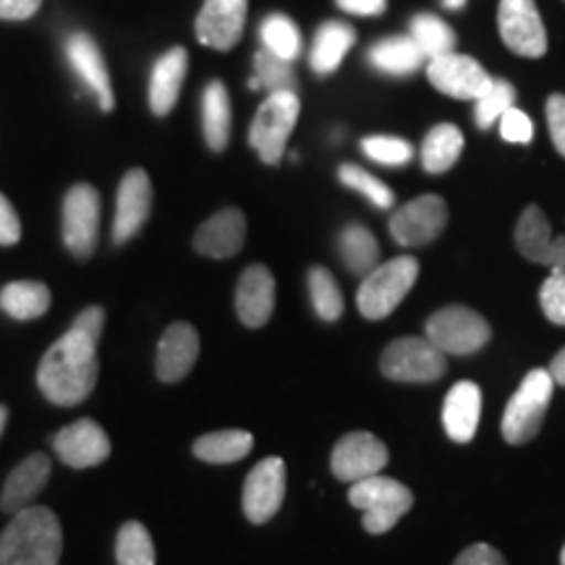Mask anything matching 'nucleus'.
Masks as SVG:
<instances>
[{
  "label": "nucleus",
  "instance_id": "nucleus-1",
  "mask_svg": "<svg viewBox=\"0 0 565 565\" xmlns=\"http://www.w3.org/2000/svg\"><path fill=\"white\" fill-rule=\"evenodd\" d=\"M97 377H100L97 341H92L82 330L68 328V333L61 335L42 356L38 387L51 404L71 408L89 398Z\"/></svg>",
  "mask_w": 565,
  "mask_h": 565
},
{
  "label": "nucleus",
  "instance_id": "nucleus-2",
  "mask_svg": "<svg viewBox=\"0 0 565 565\" xmlns=\"http://www.w3.org/2000/svg\"><path fill=\"white\" fill-rule=\"evenodd\" d=\"M63 529L51 508L30 505L0 534V565H61Z\"/></svg>",
  "mask_w": 565,
  "mask_h": 565
},
{
  "label": "nucleus",
  "instance_id": "nucleus-3",
  "mask_svg": "<svg viewBox=\"0 0 565 565\" xmlns=\"http://www.w3.org/2000/svg\"><path fill=\"white\" fill-rule=\"evenodd\" d=\"M416 278H419V263L412 254H401V257L377 265L372 273L364 275L356 291L359 312L366 320H385L406 299Z\"/></svg>",
  "mask_w": 565,
  "mask_h": 565
},
{
  "label": "nucleus",
  "instance_id": "nucleus-4",
  "mask_svg": "<svg viewBox=\"0 0 565 565\" xmlns=\"http://www.w3.org/2000/svg\"><path fill=\"white\" fill-rule=\"evenodd\" d=\"M555 380L550 370H532L521 380L519 391L508 401L500 433L511 445L532 443L545 424L550 401H553Z\"/></svg>",
  "mask_w": 565,
  "mask_h": 565
},
{
  "label": "nucleus",
  "instance_id": "nucleus-5",
  "mask_svg": "<svg viewBox=\"0 0 565 565\" xmlns=\"http://www.w3.org/2000/svg\"><path fill=\"white\" fill-rule=\"evenodd\" d=\"M349 503L364 513V529L370 534H385L412 511L414 492L391 477H370L351 484Z\"/></svg>",
  "mask_w": 565,
  "mask_h": 565
},
{
  "label": "nucleus",
  "instance_id": "nucleus-6",
  "mask_svg": "<svg viewBox=\"0 0 565 565\" xmlns=\"http://www.w3.org/2000/svg\"><path fill=\"white\" fill-rule=\"evenodd\" d=\"M424 338L437 351L454 353V356H471L482 351L492 338L490 322L469 307H443L424 324Z\"/></svg>",
  "mask_w": 565,
  "mask_h": 565
},
{
  "label": "nucleus",
  "instance_id": "nucleus-7",
  "mask_svg": "<svg viewBox=\"0 0 565 565\" xmlns=\"http://www.w3.org/2000/svg\"><path fill=\"white\" fill-rule=\"evenodd\" d=\"M301 103L296 92H273L267 100L259 105L257 116H254L249 145L265 166H278L282 152H286L288 137L299 121Z\"/></svg>",
  "mask_w": 565,
  "mask_h": 565
},
{
  "label": "nucleus",
  "instance_id": "nucleus-8",
  "mask_svg": "<svg viewBox=\"0 0 565 565\" xmlns=\"http://www.w3.org/2000/svg\"><path fill=\"white\" fill-rule=\"evenodd\" d=\"M380 370L393 383H435L448 364L445 353L437 351L427 338H398L380 356Z\"/></svg>",
  "mask_w": 565,
  "mask_h": 565
},
{
  "label": "nucleus",
  "instance_id": "nucleus-9",
  "mask_svg": "<svg viewBox=\"0 0 565 565\" xmlns=\"http://www.w3.org/2000/svg\"><path fill=\"white\" fill-rule=\"evenodd\" d=\"M100 233V194L92 183H76L63 196V244L76 259H89Z\"/></svg>",
  "mask_w": 565,
  "mask_h": 565
},
{
  "label": "nucleus",
  "instance_id": "nucleus-10",
  "mask_svg": "<svg viewBox=\"0 0 565 565\" xmlns=\"http://www.w3.org/2000/svg\"><path fill=\"white\" fill-rule=\"evenodd\" d=\"M500 38L521 58H542L547 53V30L534 0H500Z\"/></svg>",
  "mask_w": 565,
  "mask_h": 565
},
{
  "label": "nucleus",
  "instance_id": "nucleus-11",
  "mask_svg": "<svg viewBox=\"0 0 565 565\" xmlns=\"http://www.w3.org/2000/svg\"><path fill=\"white\" fill-rule=\"evenodd\" d=\"M445 225H448V204L443 196L424 194L393 212L391 236L398 246L414 249V246L433 244Z\"/></svg>",
  "mask_w": 565,
  "mask_h": 565
},
{
  "label": "nucleus",
  "instance_id": "nucleus-12",
  "mask_svg": "<svg viewBox=\"0 0 565 565\" xmlns=\"http://www.w3.org/2000/svg\"><path fill=\"white\" fill-rule=\"evenodd\" d=\"M427 79L437 92L456 97V100H479L487 89L492 87V76L487 74L482 63L471 58V55L448 53L440 58L429 61Z\"/></svg>",
  "mask_w": 565,
  "mask_h": 565
},
{
  "label": "nucleus",
  "instance_id": "nucleus-13",
  "mask_svg": "<svg viewBox=\"0 0 565 565\" xmlns=\"http://www.w3.org/2000/svg\"><path fill=\"white\" fill-rule=\"evenodd\" d=\"M387 466V448L372 433H349L335 443L330 456V469L341 482L356 484L362 479L377 477Z\"/></svg>",
  "mask_w": 565,
  "mask_h": 565
},
{
  "label": "nucleus",
  "instance_id": "nucleus-14",
  "mask_svg": "<svg viewBox=\"0 0 565 565\" xmlns=\"http://www.w3.org/2000/svg\"><path fill=\"white\" fill-rule=\"evenodd\" d=\"M286 500V463L282 458H263L244 482V515L252 524H267Z\"/></svg>",
  "mask_w": 565,
  "mask_h": 565
},
{
  "label": "nucleus",
  "instance_id": "nucleus-15",
  "mask_svg": "<svg viewBox=\"0 0 565 565\" xmlns=\"http://www.w3.org/2000/svg\"><path fill=\"white\" fill-rule=\"evenodd\" d=\"M152 210V181L147 171L131 168L121 179L116 196V217H113V244L131 242L150 221Z\"/></svg>",
  "mask_w": 565,
  "mask_h": 565
},
{
  "label": "nucleus",
  "instance_id": "nucleus-16",
  "mask_svg": "<svg viewBox=\"0 0 565 565\" xmlns=\"http://www.w3.org/2000/svg\"><path fill=\"white\" fill-rule=\"evenodd\" d=\"M53 450L71 469H92V466L108 461L110 437L95 419L84 416V419L55 433Z\"/></svg>",
  "mask_w": 565,
  "mask_h": 565
},
{
  "label": "nucleus",
  "instance_id": "nucleus-17",
  "mask_svg": "<svg viewBox=\"0 0 565 565\" xmlns=\"http://www.w3.org/2000/svg\"><path fill=\"white\" fill-rule=\"evenodd\" d=\"M515 246L529 263L547 265L550 270H565V236H553L550 221L536 204L521 212L515 223Z\"/></svg>",
  "mask_w": 565,
  "mask_h": 565
},
{
  "label": "nucleus",
  "instance_id": "nucleus-18",
  "mask_svg": "<svg viewBox=\"0 0 565 565\" xmlns=\"http://www.w3.org/2000/svg\"><path fill=\"white\" fill-rule=\"evenodd\" d=\"M246 24V0H204L196 17V38L215 51L238 45Z\"/></svg>",
  "mask_w": 565,
  "mask_h": 565
},
{
  "label": "nucleus",
  "instance_id": "nucleus-19",
  "mask_svg": "<svg viewBox=\"0 0 565 565\" xmlns=\"http://www.w3.org/2000/svg\"><path fill=\"white\" fill-rule=\"evenodd\" d=\"M200 356V333L194 324L173 322L158 343L154 372L160 383H181Z\"/></svg>",
  "mask_w": 565,
  "mask_h": 565
},
{
  "label": "nucleus",
  "instance_id": "nucleus-20",
  "mask_svg": "<svg viewBox=\"0 0 565 565\" xmlns=\"http://www.w3.org/2000/svg\"><path fill=\"white\" fill-rule=\"evenodd\" d=\"M246 217L238 207H225L204 221L194 233V249L202 257L228 259L244 249Z\"/></svg>",
  "mask_w": 565,
  "mask_h": 565
},
{
  "label": "nucleus",
  "instance_id": "nucleus-21",
  "mask_svg": "<svg viewBox=\"0 0 565 565\" xmlns=\"http://www.w3.org/2000/svg\"><path fill=\"white\" fill-rule=\"evenodd\" d=\"M275 312V278L265 265L246 267L236 286V315L246 328H263Z\"/></svg>",
  "mask_w": 565,
  "mask_h": 565
},
{
  "label": "nucleus",
  "instance_id": "nucleus-22",
  "mask_svg": "<svg viewBox=\"0 0 565 565\" xmlns=\"http://www.w3.org/2000/svg\"><path fill=\"white\" fill-rule=\"evenodd\" d=\"M51 458L42 454L26 456L24 461L13 466L11 475L6 477L3 492H0V511L17 515L24 508H30L32 500L45 490L47 479H51Z\"/></svg>",
  "mask_w": 565,
  "mask_h": 565
},
{
  "label": "nucleus",
  "instance_id": "nucleus-23",
  "mask_svg": "<svg viewBox=\"0 0 565 565\" xmlns=\"http://www.w3.org/2000/svg\"><path fill=\"white\" fill-rule=\"evenodd\" d=\"M66 55L68 63L74 66L79 79L87 84V87L97 95V103L100 108L108 113L113 110V87H110V76H108V66H105L100 47L95 45V40L89 34H71L66 40Z\"/></svg>",
  "mask_w": 565,
  "mask_h": 565
},
{
  "label": "nucleus",
  "instance_id": "nucleus-24",
  "mask_svg": "<svg viewBox=\"0 0 565 565\" xmlns=\"http://www.w3.org/2000/svg\"><path fill=\"white\" fill-rule=\"evenodd\" d=\"M482 416V391L477 383H456L445 395L443 427L454 443H471Z\"/></svg>",
  "mask_w": 565,
  "mask_h": 565
},
{
  "label": "nucleus",
  "instance_id": "nucleus-25",
  "mask_svg": "<svg viewBox=\"0 0 565 565\" xmlns=\"http://www.w3.org/2000/svg\"><path fill=\"white\" fill-rule=\"evenodd\" d=\"M189 71V53L183 47H171L166 55H160V61L154 63L150 74V92H147V100L154 116H168L179 103L183 79H186Z\"/></svg>",
  "mask_w": 565,
  "mask_h": 565
},
{
  "label": "nucleus",
  "instance_id": "nucleus-26",
  "mask_svg": "<svg viewBox=\"0 0 565 565\" xmlns=\"http://www.w3.org/2000/svg\"><path fill=\"white\" fill-rule=\"evenodd\" d=\"M353 42H356L353 26L343 24V21H324L315 34L312 53H309V63H312L315 74L328 76L341 68L345 53L351 51Z\"/></svg>",
  "mask_w": 565,
  "mask_h": 565
},
{
  "label": "nucleus",
  "instance_id": "nucleus-27",
  "mask_svg": "<svg viewBox=\"0 0 565 565\" xmlns=\"http://www.w3.org/2000/svg\"><path fill=\"white\" fill-rule=\"evenodd\" d=\"M231 97L223 82H210L202 95V131L212 152H223L231 141Z\"/></svg>",
  "mask_w": 565,
  "mask_h": 565
},
{
  "label": "nucleus",
  "instance_id": "nucleus-28",
  "mask_svg": "<svg viewBox=\"0 0 565 565\" xmlns=\"http://www.w3.org/2000/svg\"><path fill=\"white\" fill-rule=\"evenodd\" d=\"M0 309L11 320H38L51 309V288L40 280H13L0 291Z\"/></svg>",
  "mask_w": 565,
  "mask_h": 565
},
{
  "label": "nucleus",
  "instance_id": "nucleus-29",
  "mask_svg": "<svg viewBox=\"0 0 565 565\" xmlns=\"http://www.w3.org/2000/svg\"><path fill=\"white\" fill-rule=\"evenodd\" d=\"M254 437L244 429H221L196 437L192 454L207 463H236L252 454Z\"/></svg>",
  "mask_w": 565,
  "mask_h": 565
},
{
  "label": "nucleus",
  "instance_id": "nucleus-30",
  "mask_svg": "<svg viewBox=\"0 0 565 565\" xmlns=\"http://www.w3.org/2000/svg\"><path fill=\"white\" fill-rule=\"evenodd\" d=\"M463 152V134L456 124H437L422 141V166L427 173H445Z\"/></svg>",
  "mask_w": 565,
  "mask_h": 565
},
{
  "label": "nucleus",
  "instance_id": "nucleus-31",
  "mask_svg": "<svg viewBox=\"0 0 565 565\" xmlns=\"http://www.w3.org/2000/svg\"><path fill=\"white\" fill-rule=\"evenodd\" d=\"M338 254L353 275H366L380 265V244L364 225H345L338 236Z\"/></svg>",
  "mask_w": 565,
  "mask_h": 565
},
{
  "label": "nucleus",
  "instance_id": "nucleus-32",
  "mask_svg": "<svg viewBox=\"0 0 565 565\" xmlns=\"http://www.w3.org/2000/svg\"><path fill=\"white\" fill-rule=\"evenodd\" d=\"M424 55L412 38H387L370 47V63L391 76H408L422 66Z\"/></svg>",
  "mask_w": 565,
  "mask_h": 565
},
{
  "label": "nucleus",
  "instance_id": "nucleus-33",
  "mask_svg": "<svg viewBox=\"0 0 565 565\" xmlns=\"http://www.w3.org/2000/svg\"><path fill=\"white\" fill-rule=\"evenodd\" d=\"M412 40L419 45L424 61H435L440 55L454 53L456 32L433 13H419L412 21Z\"/></svg>",
  "mask_w": 565,
  "mask_h": 565
},
{
  "label": "nucleus",
  "instance_id": "nucleus-34",
  "mask_svg": "<svg viewBox=\"0 0 565 565\" xmlns=\"http://www.w3.org/2000/svg\"><path fill=\"white\" fill-rule=\"evenodd\" d=\"M309 286V299L320 320L324 322H338L343 317V294L333 273L324 270V267H312L307 275Z\"/></svg>",
  "mask_w": 565,
  "mask_h": 565
},
{
  "label": "nucleus",
  "instance_id": "nucleus-35",
  "mask_svg": "<svg viewBox=\"0 0 565 565\" xmlns=\"http://www.w3.org/2000/svg\"><path fill=\"white\" fill-rule=\"evenodd\" d=\"M259 38H263V45L267 53H273L275 58L291 63L301 51V34L299 26L294 24L291 19L282 17V13H273L263 21L259 26Z\"/></svg>",
  "mask_w": 565,
  "mask_h": 565
},
{
  "label": "nucleus",
  "instance_id": "nucleus-36",
  "mask_svg": "<svg viewBox=\"0 0 565 565\" xmlns=\"http://www.w3.org/2000/svg\"><path fill=\"white\" fill-rule=\"evenodd\" d=\"M118 565H154V542L150 529L139 521H126L116 536Z\"/></svg>",
  "mask_w": 565,
  "mask_h": 565
},
{
  "label": "nucleus",
  "instance_id": "nucleus-37",
  "mask_svg": "<svg viewBox=\"0 0 565 565\" xmlns=\"http://www.w3.org/2000/svg\"><path fill=\"white\" fill-rule=\"evenodd\" d=\"M254 79L249 82L252 89H270L273 92H294L296 87V79H294V71H291V63L288 61H280L275 58L273 53L267 51H259L254 55Z\"/></svg>",
  "mask_w": 565,
  "mask_h": 565
},
{
  "label": "nucleus",
  "instance_id": "nucleus-38",
  "mask_svg": "<svg viewBox=\"0 0 565 565\" xmlns=\"http://www.w3.org/2000/svg\"><path fill=\"white\" fill-rule=\"evenodd\" d=\"M338 179H341L343 186L364 194L377 210H391L395 204V194L391 192V186H385L383 181L374 179L372 173L364 171V168L349 166V162H345V166H341V171H338Z\"/></svg>",
  "mask_w": 565,
  "mask_h": 565
},
{
  "label": "nucleus",
  "instance_id": "nucleus-39",
  "mask_svg": "<svg viewBox=\"0 0 565 565\" xmlns=\"http://www.w3.org/2000/svg\"><path fill=\"white\" fill-rule=\"evenodd\" d=\"M513 103H515L513 84L505 79H494L492 87L477 100L475 118L479 129H490V126L498 124L500 118H503V113L513 108Z\"/></svg>",
  "mask_w": 565,
  "mask_h": 565
},
{
  "label": "nucleus",
  "instance_id": "nucleus-40",
  "mask_svg": "<svg viewBox=\"0 0 565 565\" xmlns=\"http://www.w3.org/2000/svg\"><path fill=\"white\" fill-rule=\"evenodd\" d=\"M362 150L366 158L387 168H395V166L401 168L414 158V147L408 145L406 139L385 137V134H380V137H366L362 141Z\"/></svg>",
  "mask_w": 565,
  "mask_h": 565
},
{
  "label": "nucleus",
  "instance_id": "nucleus-41",
  "mask_svg": "<svg viewBox=\"0 0 565 565\" xmlns=\"http://www.w3.org/2000/svg\"><path fill=\"white\" fill-rule=\"evenodd\" d=\"M542 312L550 322L565 328V270H553L540 288Z\"/></svg>",
  "mask_w": 565,
  "mask_h": 565
},
{
  "label": "nucleus",
  "instance_id": "nucleus-42",
  "mask_svg": "<svg viewBox=\"0 0 565 565\" xmlns=\"http://www.w3.org/2000/svg\"><path fill=\"white\" fill-rule=\"evenodd\" d=\"M498 126H500V137L505 141H513V145H529V141L534 139L532 118H529L524 110L515 108V105L511 110L503 113V118H500Z\"/></svg>",
  "mask_w": 565,
  "mask_h": 565
},
{
  "label": "nucleus",
  "instance_id": "nucleus-43",
  "mask_svg": "<svg viewBox=\"0 0 565 565\" xmlns=\"http://www.w3.org/2000/svg\"><path fill=\"white\" fill-rule=\"evenodd\" d=\"M547 129L555 150L565 158V95H553L547 100Z\"/></svg>",
  "mask_w": 565,
  "mask_h": 565
},
{
  "label": "nucleus",
  "instance_id": "nucleus-44",
  "mask_svg": "<svg viewBox=\"0 0 565 565\" xmlns=\"http://www.w3.org/2000/svg\"><path fill=\"white\" fill-rule=\"evenodd\" d=\"M21 242V221L13 204L0 194V246H13Z\"/></svg>",
  "mask_w": 565,
  "mask_h": 565
},
{
  "label": "nucleus",
  "instance_id": "nucleus-45",
  "mask_svg": "<svg viewBox=\"0 0 565 565\" xmlns=\"http://www.w3.org/2000/svg\"><path fill=\"white\" fill-rule=\"evenodd\" d=\"M454 565H505V557L487 542H477V545L466 547Z\"/></svg>",
  "mask_w": 565,
  "mask_h": 565
},
{
  "label": "nucleus",
  "instance_id": "nucleus-46",
  "mask_svg": "<svg viewBox=\"0 0 565 565\" xmlns=\"http://www.w3.org/2000/svg\"><path fill=\"white\" fill-rule=\"evenodd\" d=\"M71 328L82 330L84 335H89L92 341L100 343L103 328H105V309L103 307H87L76 315V320L71 322Z\"/></svg>",
  "mask_w": 565,
  "mask_h": 565
},
{
  "label": "nucleus",
  "instance_id": "nucleus-47",
  "mask_svg": "<svg viewBox=\"0 0 565 565\" xmlns=\"http://www.w3.org/2000/svg\"><path fill=\"white\" fill-rule=\"evenodd\" d=\"M42 0H0V19L24 21L40 11Z\"/></svg>",
  "mask_w": 565,
  "mask_h": 565
},
{
  "label": "nucleus",
  "instance_id": "nucleus-48",
  "mask_svg": "<svg viewBox=\"0 0 565 565\" xmlns=\"http://www.w3.org/2000/svg\"><path fill=\"white\" fill-rule=\"evenodd\" d=\"M351 17H380L387 9V0H335Z\"/></svg>",
  "mask_w": 565,
  "mask_h": 565
},
{
  "label": "nucleus",
  "instance_id": "nucleus-49",
  "mask_svg": "<svg viewBox=\"0 0 565 565\" xmlns=\"http://www.w3.org/2000/svg\"><path fill=\"white\" fill-rule=\"evenodd\" d=\"M550 374H553L555 385H563L565 387V349L557 351V356L553 359V364H550Z\"/></svg>",
  "mask_w": 565,
  "mask_h": 565
},
{
  "label": "nucleus",
  "instance_id": "nucleus-50",
  "mask_svg": "<svg viewBox=\"0 0 565 565\" xmlns=\"http://www.w3.org/2000/svg\"><path fill=\"white\" fill-rule=\"evenodd\" d=\"M443 6L448 11H458V9H463L466 6V0H443Z\"/></svg>",
  "mask_w": 565,
  "mask_h": 565
},
{
  "label": "nucleus",
  "instance_id": "nucleus-51",
  "mask_svg": "<svg viewBox=\"0 0 565 565\" xmlns=\"http://www.w3.org/2000/svg\"><path fill=\"white\" fill-rule=\"evenodd\" d=\"M6 422H9V408H6V406H0V437H3Z\"/></svg>",
  "mask_w": 565,
  "mask_h": 565
},
{
  "label": "nucleus",
  "instance_id": "nucleus-52",
  "mask_svg": "<svg viewBox=\"0 0 565 565\" xmlns=\"http://www.w3.org/2000/svg\"><path fill=\"white\" fill-rule=\"evenodd\" d=\"M561 565H565V545H563V553H561Z\"/></svg>",
  "mask_w": 565,
  "mask_h": 565
}]
</instances>
